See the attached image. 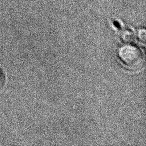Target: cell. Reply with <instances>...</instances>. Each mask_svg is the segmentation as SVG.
I'll return each instance as SVG.
<instances>
[{
    "label": "cell",
    "mask_w": 146,
    "mask_h": 146,
    "mask_svg": "<svg viewBox=\"0 0 146 146\" xmlns=\"http://www.w3.org/2000/svg\"><path fill=\"white\" fill-rule=\"evenodd\" d=\"M145 30L144 29H141L138 32V34H137V36L139 39L140 40V41L143 43H145Z\"/></svg>",
    "instance_id": "3"
},
{
    "label": "cell",
    "mask_w": 146,
    "mask_h": 146,
    "mask_svg": "<svg viewBox=\"0 0 146 146\" xmlns=\"http://www.w3.org/2000/svg\"><path fill=\"white\" fill-rule=\"evenodd\" d=\"M121 61L131 69L137 70L144 64V58L140 50L132 45H125L121 47L119 52Z\"/></svg>",
    "instance_id": "1"
},
{
    "label": "cell",
    "mask_w": 146,
    "mask_h": 146,
    "mask_svg": "<svg viewBox=\"0 0 146 146\" xmlns=\"http://www.w3.org/2000/svg\"><path fill=\"white\" fill-rule=\"evenodd\" d=\"M4 84V76L0 71V90L2 88Z\"/></svg>",
    "instance_id": "4"
},
{
    "label": "cell",
    "mask_w": 146,
    "mask_h": 146,
    "mask_svg": "<svg viewBox=\"0 0 146 146\" xmlns=\"http://www.w3.org/2000/svg\"><path fill=\"white\" fill-rule=\"evenodd\" d=\"M121 38L124 43H131L134 41L135 35L132 31L129 30H125L121 33Z\"/></svg>",
    "instance_id": "2"
}]
</instances>
